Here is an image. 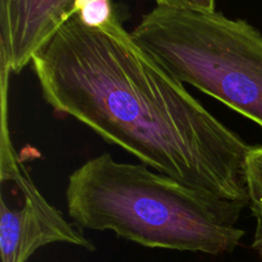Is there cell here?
Masks as SVG:
<instances>
[{
	"label": "cell",
	"mask_w": 262,
	"mask_h": 262,
	"mask_svg": "<svg viewBox=\"0 0 262 262\" xmlns=\"http://www.w3.org/2000/svg\"><path fill=\"white\" fill-rule=\"evenodd\" d=\"M43 100L106 142L187 187L250 206L252 146L143 50L117 17L73 14L31 61Z\"/></svg>",
	"instance_id": "cell-1"
},
{
	"label": "cell",
	"mask_w": 262,
	"mask_h": 262,
	"mask_svg": "<svg viewBox=\"0 0 262 262\" xmlns=\"http://www.w3.org/2000/svg\"><path fill=\"white\" fill-rule=\"evenodd\" d=\"M74 224L112 230L148 248L232 253L241 245L243 205L187 187L145 164L102 154L73 171L66 191Z\"/></svg>",
	"instance_id": "cell-2"
},
{
	"label": "cell",
	"mask_w": 262,
	"mask_h": 262,
	"mask_svg": "<svg viewBox=\"0 0 262 262\" xmlns=\"http://www.w3.org/2000/svg\"><path fill=\"white\" fill-rule=\"evenodd\" d=\"M130 35L179 82L262 128V33L247 20L155 7Z\"/></svg>",
	"instance_id": "cell-3"
},
{
	"label": "cell",
	"mask_w": 262,
	"mask_h": 262,
	"mask_svg": "<svg viewBox=\"0 0 262 262\" xmlns=\"http://www.w3.org/2000/svg\"><path fill=\"white\" fill-rule=\"evenodd\" d=\"M7 112L8 84H2L0 179L12 182L20 196L17 205H10L0 199L2 262H27L36 251L53 243H66L95 251L82 228L69 223L36 188L10 143Z\"/></svg>",
	"instance_id": "cell-4"
},
{
	"label": "cell",
	"mask_w": 262,
	"mask_h": 262,
	"mask_svg": "<svg viewBox=\"0 0 262 262\" xmlns=\"http://www.w3.org/2000/svg\"><path fill=\"white\" fill-rule=\"evenodd\" d=\"M76 0H0V68L19 73L74 14Z\"/></svg>",
	"instance_id": "cell-5"
},
{
	"label": "cell",
	"mask_w": 262,
	"mask_h": 262,
	"mask_svg": "<svg viewBox=\"0 0 262 262\" xmlns=\"http://www.w3.org/2000/svg\"><path fill=\"white\" fill-rule=\"evenodd\" d=\"M246 179L252 211L262 209V146L251 147L246 159Z\"/></svg>",
	"instance_id": "cell-6"
},
{
	"label": "cell",
	"mask_w": 262,
	"mask_h": 262,
	"mask_svg": "<svg viewBox=\"0 0 262 262\" xmlns=\"http://www.w3.org/2000/svg\"><path fill=\"white\" fill-rule=\"evenodd\" d=\"M156 7L189 12H216V0H155Z\"/></svg>",
	"instance_id": "cell-7"
},
{
	"label": "cell",
	"mask_w": 262,
	"mask_h": 262,
	"mask_svg": "<svg viewBox=\"0 0 262 262\" xmlns=\"http://www.w3.org/2000/svg\"><path fill=\"white\" fill-rule=\"evenodd\" d=\"M255 214L256 219H257V230H256V237H255V248L260 253L262 258V209L252 211Z\"/></svg>",
	"instance_id": "cell-8"
}]
</instances>
